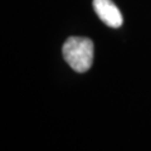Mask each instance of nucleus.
<instances>
[{
	"label": "nucleus",
	"mask_w": 151,
	"mask_h": 151,
	"mask_svg": "<svg viewBox=\"0 0 151 151\" xmlns=\"http://www.w3.org/2000/svg\"><path fill=\"white\" fill-rule=\"evenodd\" d=\"M63 58L70 68L78 73H83L91 68L93 63L94 47L89 38L70 37L63 44Z\"/></svg>",
	"instance_id": "1"
},
{
	"label": "nucleus",
	"mask_w": 151,
	"mask_h": 151,
	"mask_svg": "<svg viewBox=\"0 0 151 151\" xmlns=\"http://www.w3.org/2000/svg\"><path fill=\"white\" fill-rule=\"evenodd\" d=\"M93 9L98 18L111 28H120L124 23L122 14L111 0H93Z\"/></svg>",
	"instance_id": "2"
}]
</instances>
